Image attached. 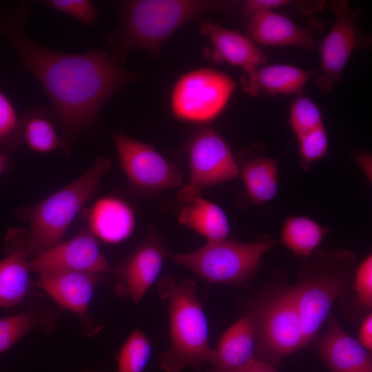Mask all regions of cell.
<instances>
[{
    "mask_svg": "<svg viewBox=\"0 0 372 372\" xmlns=\"http://www.w3.org/2000/svg\"><path fill=\"white\" fill-rule=\"evenodd\" d=\"M30 11L26 1L0 7V35L48 96L67 152L77 137L94 127L105 103L138 75L102 50L69 53L39 45L25 30Z\"/></svg>",
    "mask_w": 372,
    "mask_h": 372,
    "instance_id": "cell-1",
    "label": "cell"
},
{
    "mask_svg": "<svg viewBox=\"0 0 372 372\" xmlns=\"http://www.w3.org/2000/svg\"><path fill=\"white\" fill-rule=\"evenodd\" d=\"M114 4L121 22L107 41L121 63L135 50L158 55L165 42L181 26L209 12L229 9L231 5L207 0H132Z\"/></svg>",
    "mask_w": 372,
    "mask_h": 372,
    "instance_id": "cell-2",
    "label": "cell"
},
{
    "mask_svg": "<svg viewBox=\"0 0 372 372\" xmlns=\"http://www.w3.org/2000/svg\"><path fill=\"white\" fill-rule=\"evenodd\" d=\"M160 298L167 303L169 317V345L160 354L164 372H182L187 368L200 370L210 360L209 327L196 283L171 274L158 283Z\"/></svg>",
    "mask_w": 372,
    "mask_h": 372,
    "instance_id": "cell-3",
    "label": "cell"
},
{
    "mask_svg": "<svg viewBox=\"0 0 372 372\" xmlns=\"http://www.w3.org/2000/svg\"><path fill=\"white\" fill-rule=\"evenodd\" d=\"M302 260L298 282L290 288L307 345L317 338L335 300L344 298L351 289L356 257L340 249L313 252Z\"/></svg>",
    "mask_w": 372,
    "mask_h": 372,
    "instance_id": "cell-4",
    "label": "cell"
},
{
    "mask_svg": "<svg viewBox=\"0 0 372 372\" xmlns=\"http://www.w3.org/2000/svg\"><path fill=\"white\" fill-rule=\"evenodd\" d=\"M110 168V161L99 156L77 178L41 202L20 209V217L30 226L27 232L31 257L63 240L70 225Z\"/></svg>",
    "mask_w": 372,
    "mask_h": 372,
    "instance_id": "cell-5",
    "label": "cell"
},
{
    "mask_svg": "<svg viewBox=\"0 0 372 372\" xmlns=\"http://www.w3.org/2000/svg\"><path fill=\"white\" fill-rule=\"evenodd\" d=\"M275 245L270 238L251 242L226 238L207 241L193 251L169 257L209 283L247 287L262 258Z\"/></svg>",
    "mask_w": 372,
    "mask_h": 372,
    "instance_id": "cell-6",
    "label": "cell"
},
{
    "mask_svg": "<svg viewBox=\"0 0 372 372\" xmlns=\"http://www.w3.org/2000/svg\"><path fill=\"white\" fill-rule=\"evenodd\" d=\"M249 313L255 322L256 360L275 366L307 345L290 285H281L269 293Z\"/></svg>",
    "mask_w": 372,
    "mask_h": 372,
    "instance_id": "cell-7",
    "label": "cell"
},
{
    "mask_svg": "<svg viewBox=\"0 0 372 372\" xmlns=\"http://www.w3.org/2000/svg\"><path fill=\"white\" fill-rule=\"evenodd\" d=\"M229 75L209 68L192 70L175 82L169 99L170 110L177 119L207 123L224 111L236 89Z\"/></svg>",
    "mask_w": 372,
    "mask_h": 372,
    "instance_id": "cell-8",
    "label": "cell"
},
{
    "mask_svg": "<svg viewBox=\"0 0 372 372\" xmlns=\"http://www.w3.org/2000/svg\"><path fill=\"white\" fill-rule=\"evenodd\" d=\"M330 8L335 18L319 46L320 66L316 79L317 87L324 92L331 91L341 81L353 54L366 43L358 25V10H353L346 1H332Z\"/></svg>",
    "mask_w": 372,
    "mask_h": 372,
    "instance_id": "cell-9",
    "label": "cell"
},
{
    "mask_svg": "<svg viewBox=\"0 0 372 372\" xmlns=\"http://www.w3.org/2000/svg\"><path fill=\"white\" fill-rule=\"evenodd\" d=\"M111 136L120 165L132 187L158 191L181 185L179 169L154 146L121 132H111Z\"/></svg>",
    "mask_w": 372,
    "mask_h": 372,
    "instance_id": "cell-10",
    "label": "cell"
},
{
    "mask_svg": "<svg viewBox=\"0 0 372 372\" xmlns=\"http://www.w3.org/2000/svg\"><path fill=\"white\" fill-rule=\"evenodd\" d=\"M187 185L199 190L229 180L240 172L227 143L209 127L193 134L187 145Z\"/></svg>",
    "mask_w": 372,
    "mask_h": 372,
    "instance_id": "cell-11",
    "label": "cell"
},
{
    "mask_svg": "<svg viewBox=\"0 0 372 372\" xmlns=\"http://www.w3.org/2000/svg\"><path fill=\"white\" fill-rule=\"evenodd\" d=\"M29 265L31 272L37 275L58 272L103 275L115 271V267L103 254L98 240L89 231L31 257Z\"/></svg>",
    "mask_w": 372,
    "mask_h": 372,
    "instance_id": "cell-12",
    "label": "cell"
},
{
    "mask_svg": "<svg viewBox=\"0 0 372 372\" xmlns=\"http://www.w3.org/2000/svg\"><path fill=\"white\" fill-rule=\"evenodd\" d=\"M102 274L83 272H58L38 275L34 287L44 291L63 308L78 319L85 336H93L102 326L96 324L90 312L92 299Z\"/></svg>",
    "mask_w": 372,
    "mask_h": 372,
    "instance_id": "cell-13",
    "label": "cell"
},
{
    "mask_svg": "<svg viewBox=\"0 0 372 372\" xmlns=\"http://www.w3.org/2000/svg\"><path fill=\"white\" fill-rule=\"evenodd\" d=\"M167 256L164 241L154 233H149L124 262L115 267L114 273L118 279L116 293L130 298L136 305L139 304L158 278Z\"/></svg>",
    "mask_w": 372,
    "mask_h": 372,
    "instance_id": "cell-14",
    "label": "cell"
},
{
    "mask_svg": "<svg viewBox=\"0 0 372 372\" xmlns=\"http://www.w3.org/2000/svg\"><path fill=\"white\" fill-rule=\"evenodd\" d=\"M5 257L0 260V307L21 304L34 291L27 231L9 229L4 240Z\"/></svg>",
    "mask_w": 372,
    "mask_h": 372,
    "instance_id": "cell-15",
    "label": "cell"
},
{
    "mask_svg": "<svg viewBox=\"0 0 372 372\" xmlns=\"http://www.w3.org/2000/svg\"><path fill=\"white\" fill-rule=\"evenodd\" d=\"M200 32L210 41L209 57L226 63L248 73L262 65L267 55L249 36L227 29L209 20L200 19Z\"/></svg>",
    "mask_w": 372,
    "mask_h": 372,
    "instance_id": "cell-16",
    "label": "cell"
},
{
    "mask_svg": "<svg viewBox=\"0 0 372 372\" xmlns=\"http://www.w3.org/2000/svg\"><path fill=\"white\" fill-rule=\"evenodd\" d=\"M327 320V329L318 349L330 371L372 372L371 353L345 331L334 315L330 314Z\"/></svg>",
    "mask_w": 372,
    "mask_h": 372,
    "instance_id": "cell-17",
    "label": "cell"
},
{
    "mask_svg": "<svg viewBox=\"0 0 372 372\" xmlns=\"http://www.w3.org/2000/svg\"><path fill=\"white\" fill-rule=\"evenodd\" d=\"M255 322L249 313L221 335L207 372H242L256 359Z\"/></svg>",
    "mask_w": 372,
    "mask_h": 372,
    "instance_id": "cell-18",
    "label": "cell"
},
{
    "mask_svg": "<svg viewBox=\"0 0 372 372\" xmlns=\"http://www.w3.org/2000/svg\"><path fill=\"white\" fill-rule=\"evenodd\" d=\"M200 191L188 185L181 188L177 196L178 222L207 241L226 239L230 227L225 212L216 203L204 198Z\"/></svg>",
    "mask_w": 372,
    "mask_h": 372,
    "instance_id": "cell-19",
    "label": "cell"
},
{
    "mask_svg": "<svg viewBox=\"0 0 372 372\" xmlns=\"http://www.w3.org/2000/svg\"><path fill=\"white\" fill-rule=\"evenodd\" d=\"M313 74L287 63L262 65L244 74L242 88L253 96L299 94Z\"/></svg>",
    "mask_w": 372,
    "mask_h": 372,
    "instance_id": "cell-20",
    "label": "cell"
},
{
    "mask_svg": "<svg viewBox=\"0 0 372 372\" xmlns=\"http://www.w3.org/2000/svg\"><path fill=\"white\" fill-rule=\"evenodd\" d=\"M247 20L249 37L258 45L291 46L306 50H313L316 47V41L307 29L276 11L256 15Z\"/></svg>",
    "mask_w": 372,
    "mask_h": 372,
    "instance_id": "cell-21",
    "label": "cell"
},
{
    "mask_svg": "<svg viewBox=\"0 0 372 372\" xmlns=\"http://www.w3.org/2000/svg\"><path fill=\"white\" fill-rule=\"evenodd\" d=\"M89 231L108 244L120 243L133 233L136 218L133 209L123 199L107 196L98 199L87 214Z\"/></svg>",
    "mask_w": 372,
    "mask_h": 372,
    "instance_id": "cell-22",
    "label": "cell"
},
{
    "mask_svg": "<svg viewBox=\"0 0 372 372\" xmlns=\"http://www.w3.org/2000/svg\"><path fill=\"white\" fill-rule=\"evenodd\" d=\"M57 315L46 306L40 292L34 291L28 297L26 309L0 318V353L10 349L29 333L41 329L48 333L56 327Z\"/></svg>",
    "mask_w": 372,
    "mask_h": 372,
    "instance_id": "cell-23",
    "label": "cell"
},
{
    "mask_svg": "<svg viewBox=\"0 0 372 372\" xmlns=\"http://www.w3.org/2000/svg\"><path fill=\"white\" fill-rule=\"evenodd\" d=\"M56 116L51 107L34 106L21 116V141L30 150L39 154L52 152L61 147Z\"/></svg>",
    "mask_w": 372,
    "mask_h": 372,
    "instance_id": "cell-24",
    "label": "cell"
},
{
    "mask_svg": "<svg viewBox=\"0 0 372 372\" xmlns=\"http://www.w3.org/2000/svg\"><path fill=\"white\" fill-rule=\"evenodd\" d=\"M278 171V160L265 156L251 158L243 165L241 176L251 203L262 204L276 196Z\"/></svg>",
    "mask_w": 372,
    "mask_h": 372,
    "instance_id": "cell-25",
    "label": "cell"
},
{
    "mask_svg": "<svg viewBox=\"0 0 372 372\" xmlns=\"http://www.w3.org/2000/svg\"><path fill=\"white\" fill-rule=\"evenodd\" d=\"M329 229L305 216L287 218L281 231V242L302 259L315 252Z\"/></svg>",
    "mask_w": 372,
    "mask_h": 372,
    "instance_id": "cell-26",
    "label": "cell"
},
{
    "mask_svg": "<svg viewBox=\"0 0 372 372\" xmlns=\"http://www.w3.org/2000/svg\"><path fill=\"white\" fill-rule=\"evenodd\" d=\"M152 353L148 337L134 329L124 342L117 358V372H143Z\"/></svg>",
    "mask_w": 372,
    "mask_h": 372,
    "instance_id": "cell-27",
    "label": "cell"
},
{
    "mask_svg": "<svg viewBox=\"0 0 372 372\" xmlns=\"http://www.w3.org/2000/svg\"><path fill=\"white\" fill-rule=\"evenodd\" d=\"M289 124L297 139L324 125L316 103L301 94H298L291 106Z\"/></svg>",
    "mask_w": 372,
    "mask_h": 372,
    "instance_id": "cell-28",
    "label": "cell"
},
{
    "mask_svg": "<svg viewBox=\"0 0 372 372\" xmlns=\"http://www.w3.org/2000/svg\"><path fill=\"white\" fill-rule=\"evenodd\" d=\"M21 141V117L6 94L0 89V152L9 154Z\"/></svg>",
    "mask_w": 372,
    "mask_h": 372,
    "instance_id": "cell-29",
    "label": "cell"
},
{
    "mask_svg": "<svg viewBox=\"0 0 372 372\" xmlns=\"http://www.w3.org/2000/svg\"><path fill=\"white\" fill-rule=\"evenodd\" d=\"M41 3L57 12L70 16L87 26L94 25L98 11L90 0H44Z\"/></svg>",
    "mask_w": 372,
    "mask_h": 372,
    "instance_id": "cell-30",
    "label": "cell"
},
{
    "mask_svg": "<svg viewBox=\"0 0 372 372\" xmlns=\"http://www.w3.org/2000/svg\"><path fill=\"white\" fill-rule=\"evenodd\" d=\"M355 302L362 311H369L372 307V256L368 255L356 267L352 282Z\"/></svg>",
    "mask_w": 372,
    "mask_h": 372,
    "instance_id": "cell-31",
    "label": "cell"
},
{
    "mask_svg": "<svg viewBox=\"0 0 372 372\" xmlns=\"http://www.w3.org/2000/svg\"><path fill=\"white\" fill-rule=\"evenodd\" d=\"M300 156L310 164L323 158L328 150V136L324 125L298 138Z\"/></svg>",
    "mask_w": 372,
    "mask_h": 372,
    "instance_id": "cell-32",
    "label": "cell"
},
{
    "mask_svg": "<svg viewBox=\"0 0 372 372\" xmlns=\"http://www.w3.org/2000/svg\"><path fill=\"white\" fill-rule=\"evenodd\" d=\"M287 0H247L242 3V14L245 19L276 11L289 4Z\"/></svg>",
    "mask_w": 372,
    "mask_h": 372,
    "instance_id": "cell-33",
    "label": "cell"
},
{
    "mask_svg": "<svg viewBox=\"0 0 372 372\" xmlns=\"http://www.w3.org/2000/svg\"><path fill=\"white\" fill-rule=\"evenodd\" d=\"M358 341L370 353L372 351V314L368 313L362 319L358 333Z\"/></svg>",
    "mask_w": 372,
    "mask_h": 372,
    "instance_id": "cell-34",
    "label": "cell"
},
{
    "mask_svg": "<svg viewBox=\"0 0 372 372\" xmlns=\"http://www.w3.org/2000/svg\"><path fill=\"white\" fill-rule=\"evenodd\" d=\"M242 372H277L274 366L255 359Z\"/></svg>",
    "mask_w": 372,
    "mask_h": 372,
    "instance_id": "cell-35",
    "label": "cell"
},
{
    "mask_svg": "<svg viewBox=\"0 0 372 372\" xmlns=\"http://www.w3.org/2000/svg\"><path fill=\"white\" fill-rule=\"evenodd\" d=\"M355 158L365 173L369 174V168L371 167V156L369 153H358L355 155Z\"/></svg>",
    "mask_w": 372,
    "mask_h": 372,
    "instance_id": "cell-36",
    "label": "cell"
},
{
    "mask_svg": "<svg viewBox=\"0 0 372 372\" xmlns=\"http://www.w3.org/2000/svg\"><path fill=\"white\" fill-rule=\"evenodd\" d=\"M10 164L8 154L0 152V174L5 172Z\"/></svg>",
    "mask_w": 372,
    "mask_h": 372,
    "instance_id": "cell-37",
    "label": "cell"
},
{
    "mask_svg": "<svg viewBox=\"0 0 372 372\" xmlns=\"http://www.w3.org/2000/svg\"><path fill=\"white\" fill-rule=\"evenodd\" d=\"M82 372H103V371H92V370H86V371H83Z\"/></svg>",
    "mask_w": 372,
    "mask_h": 372,
    "instance_id": "cell-38",
    "label": "cell"
}]
</instances>
